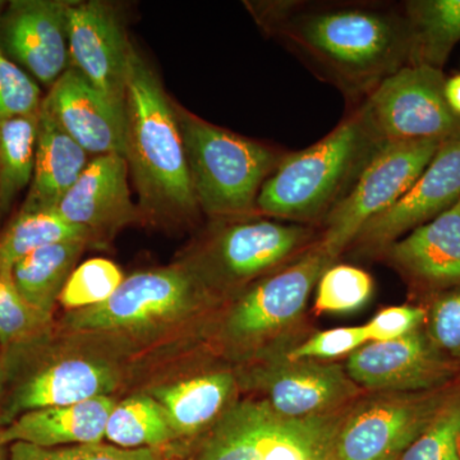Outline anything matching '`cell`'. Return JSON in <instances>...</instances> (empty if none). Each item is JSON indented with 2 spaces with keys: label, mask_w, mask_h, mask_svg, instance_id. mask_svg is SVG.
Returning a JSON list of instances; mask_svg holds the SVG:
<instances>
[{
  "label": "cell",
  "mask_w": 460,
  "mask_h": 460,
  "mask_svg": "<svg viewBox=\"0 0 460 460\" xmlns=\"http://www.w3.org/2000/svg\"><path fill=\"white\" fill-rule=\"evenodd\" d=\"M256 22L347 98L362 100L411 63L404 12L377 3L256 2Z\"/></svg>",
  "instance_id": "cell-1"
},
{
  "label": "cell",
  "mask_w": 460,
  "mask_h": 460,
  "mask_svg": "<svg viewBox=\"0 0 460 460\" xmlns=\"http://www.w3.org/2000/svg\"><path fill=\"white\" fill-rule=\"evenodd\" d=\"M175 102L136 49L126 93V157L144 220L192 223L201 213L181 140Z\"/></svg>",
  "instance_id": "cell-2"
},
{
  "label": "cell",
  "mask_w": 460,
  "mask_h": 460,
  "mask_svg": "<svg viewBox=\"0 0 460 460\" xmlns=\"http://www.w3.org/2000/svg\"><path fill=\"white\" fill-rule=\"evenodd\" d=\"M335 260L319 242L280 270L232 296L215 325V343L241 366L286 352L307 338L305 310L323 272Z\"/></svg>",
  "instance_id": "cell-3"
},
{
  "label": "cell",
  "mask_w": 460,
  "mask_h": 460,
  "mask_svg": "<svg viewBox=\"0 0 460 460\" xmlns=\"http://www.w3.org/2000/svg\"><path fill=\"white\" fill-rule=\"evenodd\" d=\"M377 146L356 109L323 140L286 154L263 183L257 213L320 228Z\"/></svg>",
  "instance_id": "cell-4"
},
{
  "label": "cell",
  "mask_w": 460,
  "mask_h": 460,
  "mask_svg": "<svg viewBox=\"0 0 460 460\" xmlns=\"http://www.w3.org/2000/svg\"><path fill=\"white\" fill-rule=\"evenodd\" d=\"M199 210L213 220L256 217L263 183L287 151L206 122L174 104Z\"/></svg>",
  "instance_id": "cell-5"
},
{
  "label": "cell",
  "mask_w": 460,
  "mask_h": 460,
  "mask_svg": "<svg viewBox=\"0 0 460 460\" xmlns=\"http://www.w3.org/2000/svg\"><path fill=\"white\" fill-rule=\"evenodd\" d=\"M213 222L181 261L222 302L296 261L320 238L317 226L261 215Z\"/></svg>",
  "instance_id": "cell-6"
},
{
  "label": "cell",
  "mask_w": 460,
  "mask_h": 460,
  "mask_svg": "<svg viewBox=\"0 0 460 460\" xmlns=\"http://www.w3.org/2000/svg\"><path fill=\"white\" fill-rule=\"evenodd\" d=\"M220 305L223 302L211 295L189 266L178 261L126 278L108 301L69 313L65 323L81 334H141Z\"/></svg>",
  "instance_id": "cell-7"
},
{
  "label": "cell",
  "mask_w": 460,
  "mask_h": 460,
  "mask_svg": "<svg viewBox=\"0 0 460 460\" xmlns=\"http://www.w3.org/2000/svg\"><path fill=\"white\" fill-rule=\"evenodd\" d=\"M344 411L292 420L255 396L242 399L202 436L190 460H332Z\"/></svg>",
  "instance_id": "cell-8"
},
{
  "label": "cell",
  "mask_w": 460,
  "mask_h": 460,
  "mask_svg": "<svg viewBox=\"0 0 460 460\" xmlns=\"http://www.w3.org/2000/svg\"><path fill=\"white\" fill-rule=\"evenodd\" d=\"M460 381L429 392H366L344 411L332 460H399L426 431Z\"/></svg>",
  "instance_id": "cell-9"
},
{
  "label": "cell",
  "mask_w": 460,
  "mask_h": 460,
  "mask_svg": "<svg viewBox=\"0 0 460 460\" xmlns=\"http://www.w3.org/2000/svg\"><path fill=\"white\" fill-rule=\"evenodd\" d=\"M447 80L440 69L405 66L372 90L357 111L375 142H445L458 137L460 118L445 99Z\"/></svg>",
  "instance_id": "cell-10"
},
{
  "label": "cell",
  "mask_w": 460,
  "mask_h": 460,
  "mask_svg": "<svg viewBox=\"0 0 460 460\" xmlns=\"http://www.w3.org/2000/svg\"><path fill=\"white\" fill-rule=\"evenodd\" d=\"M443 142L378 145L344 199L320 226L319 244L332 260L347 252L358 233L413 186Z\"/></svg>",
  "instance_id": "cell-11"
},
{
  "label": "cell",
  "mask_w": 460,
  "mask_h": 460,
  "mask_svg": "<svg viewBox=\"0 0 460 460\" xmlns=\"http://www.w3.org/2000/svg\"><path fill=\"white\" fill-rule=\"evenodd\" d=\"M239 384L281 417L314 419L339 413L366 393L335 361L290 359L271 353L241 366Z\"/></svg>",
  "instance_id": "cell-12"
},
{
  "label": "cell",
  "mask_w": 460,
  "mask_h": 460,
  "mask_svg": "<svg viewBox=\"0 0 460 460\" xmlns=\"http://www.w3.org/2000/svg\"><path fill=\"white\" fill-rule=\"evenodd\" d=\"M344 367L365 392H429L460 381V366L436 347L425 325L395 341H368Z\"/></svg>",
  "instance_id": "cell-13"
},
{
  "label": "cell",
  "mask_w": 460,
  "mask_h": 460,
  "mask_svg": "<svg viewBox=\"0 0 460 460\" xmlns=\"http://www.w3.org/2000/svg\"><path fill=\"white\" fill-rule=\"evenodd\" d=\"M69 66L109 99L126 104L133 47L123 18L109 3L69 2L66 8Z\"/></svg>",
  "instance_id": "cell-14"
},
{
  "label": "cell",
  "mask_w": 460,
  "mask_h": 460,
  "mask_svg": "<svg viewBox=\"0 0 460 460\" xmlns=\"http://www.w3.org/2000/svg\"><path fill=\"white\" fill-rule=\"evenodd\" d=\"M460 199V136L443 142L434 159L392 208L370 220L348 248L377 257L411 230L431 222Z\"/></svg>",
  "instance_id": "cell-15"
},
{
  "label": "cell",
  "mask_w": 460,
  "mask_h": 460,
  "mask_svg": "<svg viewBox=\"0 0 460 460\" xmlns=\"http://www.w3.org/2000/svg\"><path fill=\"white\" fill-rule=\"evenodd\" d=\"M65 0H12L0 16V49L50 89L69 68Z\"/></svg>",
  "instance_id": "cell-16"
},
{
  "label": "cell",
  "mask_w": 460,
  "mask_h": 460,
  "mask_svg": "<svg viewBox=\"0 0 460 460\" xmlns=\"http://www.w3.org/2000/svg\"><path fill=\"white\" fill-rule=\"evenodd\" d=\"M41 108L89 155L126 154V104L109 99L74 66L50 87Z\"/></svg>",
  "instance_id": "cell-17"
},
{
  "label": "cell",
  "mask_w": 460,
  "mask_h": 460,
  "mask_svg": "<svg viewBox=\"0 0 460 460\" xmlns=\"http://www.w3.org/2000/svg\"><path fill=\"white\" fill-rule=\"evenodd\" d=\"M128 172L122 155L93 157L58 205V213L66 222L89 230L93 243H102L126 226L144 222L131 199Z\"/></svg>",
  "instance_id": "cell-18"
},
{
  "label": "cell",
  "mask_w": 460,
  "mask_h": 460,
  "mask_svg": "<svg viewBox=\"0 0 460 460\" xmlns=\"http://www.w3.org/2000/svg\"><path fill=\"white\" fill-rule=\"evenodd\" d=\"M376 259L428 296L460 288V199L387 246Z\"/></svg>",
  "instance_id": "cell-19"
},
{
  "label": "cell",
  "mask_w": 460,
  "mask_h": 460,
  "mask_svg": "<svg viewBox=\"0 0 460 460\" xmlns=\"http://www.w3.org/2000/svg\"><path fill=\"white\" fill-rule=\"evenodd\" d=\"M119 381L117 367L99 359L66 358L49 363L23 377L4 399L2 429L27 411L111 396Z\"/></svg>",
  "instance_id": "cell-20"
},
{
  "label": "cell",
  "mask_w": 460,
  "mask_h": 460,
  "mask_svg": "<svg viewBox=\"0 0 460 460\" xmlns=\"http://www.w3.org/2000/svg\"><path fill=\"white\" fill-rule=\"evenodd\" d=\"M238 370L211 368L151 390L178 438L204 436L238 401Z\"/></svg>",
  "instance_id": "cell-21"
},
{
  "label": "cell",
  "mask_w": 460,
  "mask_h": 460,
  "mask_svg": "<svg viewBox=\"0 0 460 460\" xmlns=\"http://www.w3.org/2000/svg\"><path fill=\"white\" fill-rule=\"evenodd\" d=\"M115 405L111 396H99L65 407L27 411L3 429V441L41 447L100 444Z\"/></svg>",
  "instance_id": "cell-22"
},
{
  "label": "cell",
  "mask_w": 460,
  "mask_h": 460,
  "mask_svg": "<svg viewBox=\"0 0 460 460\" xmlns=\"http://www.w3.org/2000/svg\"><path fill=\"white\" fill-rule=\"evenodd\" d=\"M89 154L40 111L35 168L20 210H57L89 164Z\"/></svg>",
  "instance_id": "cell-23"
},
{
  "label": "cell",
  "mask_w": 460,
  "mask_h": 460,
  "mask_svg": "<svg viewBox=\"0 0 460 460\" xmlns=\"http://www.w3.org/2000/svg\"><path fill=\"white\" fill-rule=\"evenodd\" d=\"M86 241H66L39 248L12 266V279L27 307L48 325L60 293L83 255Z\"/></svg>",
  "instance_id": "cell-24"
},
{
  "label": "cell",
  "mask_w": 460,
  "mask_h": 460,
  "mask_svg": "<svg viewBox=\"0 0 460 460\" xmlns=\"http://www.w3.org/2000/svg\"><path fill=\"white\" fill-rule=\"evenodd\" d=\"M402 8L411 32L410 66L443 71L460 41V0H411Z\"/></svg>",
  "instance_id": "cell-25"
},
{
  "label": "cell",
  "mask_w": 460,
  "mask_h": 460,
  "mask_svg": "<svg viewBox=\"0 0 460 460\" xmlns=\"http://www.w3.org/2000/svg\"><path fill=\"white\" fill-rule=\"evenodd\" d=\"M66 241L93 243L89 230L66 222L57 210H18L0 232V266L12 270L33 251Z\"/></svg>",
  "instance_id": "cell-26"
},
{
  "label": "cell",
  "mask_w": 460,
  "mask_h": 460,
  "mask_svg": "<svg viewBox=\"0 0 460 460\" xmlns=\"http://www.w3.org/2000/svg\"><path fill=\"white\" fill-rule=\"evenodd\" d=\"M39 120L40 111L0 124V222L31 183Z\"/></svg>",
  "instance_id": "cell-27"
},
{
  "label": "cell",
  "mask_w": 460,
  "mask_h": 460,
  "mask_svg": "<svg viewBox=\"0 0 460 460\" xmlns=\"http://www.w3.org/2000/svg\"><path fill=\"white\" fill-rule=\"evenodd\" d=\"M105 438L122 449H157L177 438L160 402L148 394L117 402L109 416Z\"/></svg>",
  "instance_id": "cell-28"
},
{
  "label": "cell",
  "mask_w": 460,
  "mask_h": 460,
  "mask_svg": "<svg viewBox=\"0 0 460 460\" xmlns=\"http://www.w3.org/2000/svg\"><path fill=\"white\" fill-rule=\"evenodd\" d=\"M374 280L367 271L352 265L332 263L316 286L317 314H350L370 301Z\"/></svg>",
  "instance_id": "cell-29"
},
{
  "label": "cell",
  "mask_w": 460,
  "mask_h": 460,
  "mask_svg": "<svg viewBox=\"0 0 460 460\" xmlns=\"http://www.w3.org/2000/svg\"><path fill=\"white\" fill-rule=\"evenodd\" d=\"M124 280L122 271L111 260L91 259L75 268L58 304L69 313L104 304Z\"/></svg>",
  "instance_id": "cell-30"
},
{
  "label": "cell",
  "mask_w": 460,
  "mask_h": 460,
  "mask_svg": "<svg viewBox=\"0 0 460 460\" xmlns=\"http://www.w3.org/2000/svg\"><path fill=\"white\" fill-rule=\"evenodd\" d=\"M399 460H460V385Z\"/></svg>",
  "instance_id": "cell-31"
},
{
  "label": "cell",
  "mask_w": 460,
  "mask_h": 460,
  "mask_svg": "<svg viewBox=\"0 0 460 460\" xmlns=\"http://www.w3.org/2000/svg\"><path fill=\"white\" fill-rule=\"evenodd\" d=\"M7 460H166L157 449H122L107 444L41 447L26 443L9 445Z\"/></svg>",
  "instance_id": "cell-32"
},
{
  "label": "cell",
  "mask_w": 460,
  "mask_h": 460,
  "mask_svg": "<svg viewBox=\"0 0 460 460\" xmlns=\"http://www.w3.org/2000/svg\"><path fill=\"white\" fill-rule=\"evenodd\" d=\"M45 326L18 295L11 270L0 266V347L30 343Z\"/></svg>",
  "instance_id": "cell-33"
},
{
  "label": "cell",
  "mask_w": 460,
  "mask_h": 460,
  "mask_svg": "<svg viewBox=\"0 0 460 460\" xmlns=\"http://www.w3.org/2000/svg\"><path fill=\"white\" fill-rule=\"evenodd\" d=\"M425 329L436 347L460 366V288L428 296Z\"/></svg>",
  "instance_id": "cell-34"
},
{
  "label": "cell",
  "mask_w": 460,
  "mask_h": 460,
  "mask_svg": "<svg viewBox=\"0 0 460 460\" xmlns=\"http://www.w3.org/2000/svg\"><path fill=\"white\" fill-rule=\"evenodd\" d=\"M42 99L38 83L0 49V124L39 113Z\"/></svg>",
  "instance_id": "cell-35"
},
{
  "label": "cell",
  "mask_w": 460,
  "mask_h": 460,
  "mask_svg": "<svg viewBox=\"0 0 460 460\" xmlns=\"http://www.w3.org/2000/svg\"><path fill=\"white\" fill-rule=\"evenodd\" d=\"M367 343L365 325L349 326L314 332L293 345L284 354L290 359L334 361L341 357L350 356L354 350Z\"/></svg>",
  "instance_id": "cell-36"
},
{
  "label": "cell",
  "mask_w": 460,
  "mask_h": 460,
  "mask_svg": "<svg viewBox=\"0 0 460 460\" xmlns=\"http://www.w3.org/2000/svg\"><path fill=\"white\" fill-rule=\"evenodd\" d=\"M425 305H394L381 310L365 323L368 341H390L425 325Z\"/></svg>",
  "instance_id": "cell-37"
},
{
  "label": "cell",
  "mask_w": 460,
  "mask_h": 460,
  "mask_svg": "<svg viewBox=\"0 0 460 460\" xmlns=\"http://www.w3.org/2000/svg\"><path fill=\"white\" fill-rule=\"evenodd\" d=\"M445 99L454 114L460 118V75H453L445 84Z\"/></svg>",
  "instance_id": "cell-38"
},
{
  "label": "cell",
  "mask_w": 460,
  "mask_h": 460,
  "mask_svg": "<svg viewBox=\"0 0 460 460\" xmlns=\"http://www.w3.org/2000/svg\"><path fill=\"white\" fill-rule=\"evenodd\" d=\"M8 380V370H7V363L2 361L0 359V429H2V411H3V402H4L5 399V385H7Z\"/></svg>",
  "instance_id": "cell-39"
},
{
  "label": "cell",
  "mask_w": 460,
  "mask_h": 460,
  "mask_svg": "<svg viewBox=\"0 0 460 460\" xmlns=\"http://www.w3.org/2000/svg\"><path fill=\"white\" fill-rule=\"evenodd\" d=\"M3 429H0V460H7L9 445L3 441Z\"/></svg>",
  "instance_id": "cell-40"
},
{
  "label": "cell",
  "mask_w": 460,
  "mask_h": 460,
  "mask_svg": "<svg viewBox=\"0 0 460 460\" xmlns=\"http://www.w3.org/2000/svg\"><path fill=\"white\" fill-rule=\"evenodd\" d=\"M5 5H7V2H3V0H0V16H2L3 11H4Z\"/></svg>",
  "instance_id": "cell-41"
}]
</instances>
